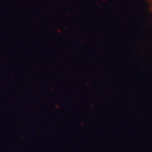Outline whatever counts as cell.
<instances>
[{
  "label": "cell",
  "mask_w": 152,
  "mask_h": 152,
  "mask_svg": "<svg viewBox=\"0 0 152 152\" xmlns=\"http://www.w3.org/2000/svg\"><path fill=\"white\" fill-rule=\"evenodd\" d=\"M145 1H146L147 3H148V4H149L150 5L152 6V0H145Z\"/></svg>",
  "instance_id": "obj_1"
}]
</instances>
